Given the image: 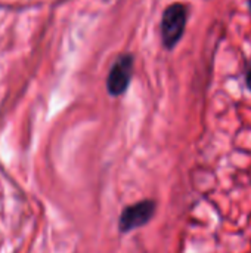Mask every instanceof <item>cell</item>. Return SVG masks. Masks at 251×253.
<instances>
[{
    "mask_svg": "<svg viewBox=\"0 0 251 253\" xmlns=\"http://www.w3.org/2000/svg\"><path fill=\"white\" fill-rule=\"evenodd\" d=\"M133 74V56L130 53H124L117 58L112 64L108 77H107V90L111 96L123 95L132 80Z\"/></svg>",
    "mask_w": 251,
    "mask_h": 253,
    "instance_id": "obj_2",
    "label": "cell"
},
{
    "mask_svg": "<svg viewBox=\"0 0 251 253\" xmlns=\"http://www.w3.org/2000/svg\"><path fill=\"white\" fill-rule=\"evenodd\" d=\"M246 83H247V87L251 90V62H250V65H249L247 74H246Z\"/></svg>",
    "mask_w": 251,
    "mask_h": 253,
    "instance_id": "obj_4",
    "label": "cell"
},
{
    "mask_svg": "<svg viewBox=\"0 0 251 253\" xmlns=\"http://www.w3.org/2000/svg\"><path fill=\"white\" fill-rule=\"evenodd\" d=\"M249 4H250V9H251V0H249Z\"/></svg>",
    "mask_w": 251,
    "mask_h": 253,
    "instance_id": "obj_5",
    "label": "cell"
},
{
    "mask_svg": "<svg viewBox=\"0 0 251 253\" xmlns=\"http://www.w3.org/2000/svg\"><path fill=\"white\" fill-rule=\"evenodd\" d=\"M155 212V202L154 200H142L132 206H127L123 209L120 219H118V228L121 233H130L136 228H141L146 225Z\"/></svg>",
    "mask_w": 251,
    "mask_h": 253,
    "instance_id": "obj_3",
    "label": "cell"
},
{
    "mask_svg": "<svg viewBox=\"0 0 251 253\" xmlns=\"http://www.w3.org/2000/svg\"><path fill=\"white\" fill-rule=\"evenodd\" d=\"M188 21V7L183 3H172L161 16V40L166 49H173L182 39Z\"/></svg>",
    "mask_w": 251,
    "mask_h": 253,
    "instance_id": "obj_1",
    "label": "cell"
}]
</instances>
